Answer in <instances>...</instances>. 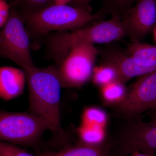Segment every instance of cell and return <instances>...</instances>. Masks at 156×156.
<instances>
[{
    "label": "cell",
    "mask_w": 156,
    "mask_h": 156,
    "mask_svg": "<svg viewBox=\"0 0 156 156\" xmlns=\"http://www.w3.org/2000/svg\"><path fill=\"white\" fill-rule=\"evenodd\" d=\"M58 70L55 65L23 70L28 84L30 112L45 121L53 134L62 138L65 134L61 127L60 116L62 87Z\"/></svg>",
    "instance_id": "6da1fadb"
},
{
    "label": "cell",
    "mask_w": 156,
    "mask_h": 156,
    "mask_svg": "<svg viewBox=\"0 0 156 156\" xmlns=\"http://www.w3.org/2000/svg\"><path fill=\"white\" fill-rule=\"evenodd\" d=\"M126 37L121 17L116 14L111 18L75 30L55 32L43 39L46 48L45 58L52 59L59 66L74 48L87 44H109Z\"/></svg>",
    "instance_id": "7a4b0ae2"
},
{
    "label": "cell",
    "mask_w": 156,
    "mask_h": 156,
    "mask_svg": "<svg viewBox=\"0 0 156 156\" xmlns=\"http://www.w3.org/2000/svg\"><path fill=\"white\" fill-rule=\"evenodd\" d=\"M101 11H92L78 9L67 4H54L23 17L31 41V48H39L42 40L55 32L68 31L82 28L100 19Z\"/></svg>",
    "instance_id": "3957f363"
},
{
    "label": "cell",
    "mask_w": 156,
    "mask_h": 156,
    "mask_svg": "<svg viewBox=\"0 0 156 156\" xmlns=\"http://www.w3.org/2000/svg\"><path fill=\"white\" fill-rule=\"evenodd\" d=\"M114 137L108 140L112 156H128L138 151L155 156L156 154V111L148 122L140 116L127 119Z\"/></svg>",
    "instance_id": "277c9868"
},
{
    "label": "cell",
    "mask_w": 156,
    "mask_h": 156,
    "mask_svg": "<svg viewBox=\"0 0 156 156\" xmlns=\"http://www.w3.org/2000/svg\"><path fill=\"white\" fill-rule=\"evenodd\" d=\"M48 130L45 121L30 112H0V141L35 146Z\"/></svg>",
    "instance_id": "5b68a950"
},
{
    "label": "cell",
    "mask_w": 156,
    "mask_h": 156,
    "mask_svg": "<svg viewBox=\"0 0 156 156\" xmlns=\"http://www.w3.org/2000/svg\"><path fill=\"white\" fill-rule=\"evenodd\" d=\"M31 49L30 39L23 18L17 11L11 10L8 21L0 29V58L11 60L25 70L36 66Z\"/></svg>",
    "instance_id": "8992f818"
},
{
    "label": "cell",
    "mask_w": 156,
    "mask_h": 156,
    "mask_svg": "<svg viewBox=\"0 0 156 156\" xmlns=\"http://www.w3.org/2000/svg\"><path fill=\"white\" fill-rule=\"evenodd\" d=\"M99 50L93 45L84 44L73 49L58 67L62 88H80L92 77Z\"/></svg>",
    "instance_id": "52a82bcc"
},
{
    "label": "cell",
    "mask_w": 156,
    "mask_h": 156,
    "mask_svg": "<svg viewBox=\"0 0 156 156\" xmlns=\"http://www.w3.org/2000/svg\"><path fill=\"white\" fill-rule=\"evenodd\" d=\"M115 112L124 119L140 116L156 109V69L140 76L124 99L115 105Z\"/></svg>",
    "instance_id": "ba28073f"
},
{
    "label": "cell",
    "mask_w": 156,
    "mask_h": 156,
    "mask_svg": "<svg viewBox=\"0 0 156 156\" xmlns=\"http://www.w3.org/2000/svg\"><path fill=\"white\" fill-rule=\"evenodd\" d=\"M126 37L140 42L156 27V0H136L122 20Z\"/></svg>",
    "instance_id": "9c48e42d"
},
{
    "label": "cell",
    "mask_w": 156,
    "mask_h": 156,
    "mask_svg": "<svg viewBox=\"0 0 156 156\" xmlns=\"http://www.w3.org/2000/svg\"><path fill=\"white\" fill-rule=\"evenodd\" d=\"M99 55L101 63L114 67L119 75V80L125 84L132 78L152 72L138 66L126 50L117 46H107L99 51Z\"/></svg>",
    "instance_id": "30bf717a"
},
{
    "label": "cell",
    "mask_w": 156,
    "mask_h": 156,
    "mask_svg": "<svg viewBox=\"0 0 156 156\" xmlns=\"http://www.w3.org/2000/svg\"><path fill=\"white\" fill-rule=\"evenodd\" d=\"M27 82L24 71L12 66L0 67V98L10 101L22 95Z\"/></svg>",
    "instance_id": "8fae6325"
},
{
    "label": "cell",
    "mask_w": 156,
    "mask_h": 156,
    "mask_svg": "<svg viewBox=\"0 0 156 156\" xmlns=\"http://www.w3.org/2000/svg\"><path fill=\"white\" fill-rule=\"evenodd\" d=\"M38 154L39 156H112L108 140L98 145H89L80 143L58 151L39 152Z\"/></svg>",
    "instance_id": "7c38bea8"
},
{
    "label": "cell",
    "mask_w": 156,
    "mask_h": 156,
    "mask_svg": "<svg viewBox=\"0 0 156 156\" xmlns=\"http://www.w3.org/2000/svg\"><path fill=\"white\" fill-rule=\"evenodd\" d=\"M126 51L138 66L151 71L156 69V46L141 42H131Z\"/></svg>",
    "instance_id": "4fadbf2b"
},
{
    "label": "cell",
    "mask_w": 156,
    "mask_h": 156,
    "mask_svg": "<svg viewBox=\"0 0 156 156\" xmlns=\"http://www.w3.org/2000/svg\"><path fill=\"white\" fill-rule=\"evenodd\" d=\"M103 100L109 104H118L123 100L127 94L128 89L126 84L116 81L101 87Z\"/></svg>",
    "instance_id": "5bb4252c"
},
{
    "label": "cell",
    "mask_w": 156,
    "mask_h": 156,
    "mask_svg": "<svg viewBox=\"0 0 156 156\" xmlns=\"http://www.w3.org/2000/svg\"><path fill=\"white\" fill-rule=\"evenodd\" d=\"M103 127L82 125L78 129L80 143L89 145L102 144L105 140V134Z\"/></svg>",
    "instance_id": "9a60e30c"
},
{
    "label": "cell",
    "mask_w": 156,
    "mask_h": 156,
    "mask_svg": "<svg viewBox=\"0 0 156 156\" xmlns=\"http://www.w3.org/2000/svg\"><path fill=\"white\" fill-rule=\"evenodd\" d=\"M93 83L101 87L116 81H119L116 70L110 65L101 63L95 67L92 76Z\"/></svg>",
    "instance_id": "2e32d148"
},
{
    "label": "cell",
    "mask_w": 156,
    "mask_h": 156,
    "mask_svg": "<svg viewBox=\"0 0 156 156\" xmlns=\"http://www.w3.org/2000/svg\"><path fill=\"white\" fill-rule=\"evenodd\" d=\"M107 120L106 113L101 109L90 107L85 110L82 117V125L104 128Z\"/></svg>",
    "instance_id": "e0dca14e"
},
{
    "label": "cell",
    "mask_w": 156,
    "mask_h": 156,
    "mask_svg": "<svg viewBox=\"0 0 156 156\" xmlns=\"http://www.w3.org/2000/svg\"><path fill=\"white\" fill-rule=\"evenodd\" d=\"M107 11L117 14L122 19L126 13L133 7L136 0H104Z\"/></svg>",
    "instance_id": "ac0fdd59"
},
{
    "label": "cell",
    "mask_w": 156,
    "mask_h": 156,
    "mask_svg": "<svg viewBox=\"0 0 156 156\" xmlns=\"http://www.w3.org/2000/svg\"><path fill=\"white\" fill-rule=\"evenodd\" d=\"M17 2L23 9L20 14L22 17L55 4L54 0H17Z\"/></svg>",
    "instance_id": "d6986e66"
},
{
    "label": "cell",
    "mask_w": 156,
    "mask_h": 156,
    "mask_svg": "<svg viewBox=\"0 0 156 156\" xmlns=\"http://www.w3.org/2000/svg\"><path fill=\"white\" fill-rule=\"evenodd\" d=\"M0 156H34L15 144L0 141Z\"/></svg>",
    "instance_id": "ffe728a7"
},
{
    "label": "cell",
    "mask_w": 156,
    "mask_h": 156,
    "mask_svg": "<svg viewBox=\"0 0 156 156\" xmlns=\"http://www.w3.org/2000/svg\"><path fill=\"white\" fill-rule=\"evenodd\" d=\"M10 7L5 0H0V29L5 24L10 15Z\"/></svg>",
    "instance_id": "44dd1931"
},
{
    "label": "cell",
    "mask_w": 156,
    "mask_h": 156,
    "mask_svg": "<svg viewBox=\"0 0 156 156\" xmlns=\"http://www.w3.org/2000/svg\"><path fill=\"white\" fill-rule=\"evenodd\" d=\"M92 1L93 0H72L69 3L70 5L78 9L92 11L89 5Z\"/></svg>",
    "instance_id": "7402d4cb"
},
{
    "label": "cell",
    "mask_w": 156,
    "mask_h": 156,
    "mask_svg": "<svg viewBox=\"0 0 156 156\" xmlns=\"http://www.w3.org/2000/svg\"><path fill=\"white\" fill-rule=\"evenodd\" d=\"M128 156H154L150 155L147 154L142 153L138 151H135L131 153L130 155Z\"/></svg>",
    "instance_id": "603a6c76"
},
{
    "label": "cell",
    "mask_w": 156,
    "mask_h": 156,
    "mask_svg": "<svg viewBox=\"0 0 156 156\" xmlns=\"http://www.w3.org/2000/svg\"><path fill=\"white\" fill-rule=\"evenodd\" d=\"M72 0H54L55 4L62 5V4H67L70 3Z\"/></svg>",
    "instance_id": "cb8c5ba5"
},
{
    "label": "cell",
    "mask_w": 156,
    "mask_h": 156,
    "mask_svg": "<svg viewBox=\"0 0 156 156\" xmlns=\"http://www.w3.org/2000/svg\"><path fill=\"white\" fill-rule=\"evenodd\" d=\"M153 33L154 34V38L155 39L156 41V28L154 30Z\"/></svg>",
    "instance_id": "d4e9b609"
},
{
    "label": "cell",
    "mask_w": 156,
    "mask_h": 156,
    "mask_svg": "<svg viewBox=\"0 0 156 156\" xmlns=\"http://www.w3.org/2000/svg\"><path fill=\"white\" fill-rule=\"evenodd\" d=\"M154 111H156V109L155 110H154Z\"/></svg>",
    "instance_id": "484cf974"
}]
</instances>
